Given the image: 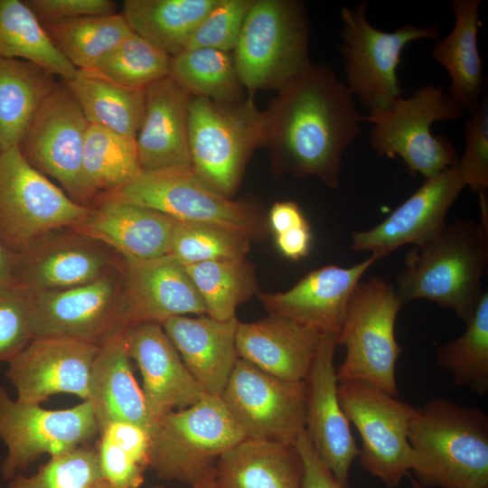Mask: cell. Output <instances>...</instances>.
<instances>
[{"instance_id":"cell-1","label":"cell","mask_w":488,"mask_h":488,"mask_svg":"<svg viewBox=\"0 0 488 488\" xmlns=\"http://www.w3.org/2000/svg\"><path fill=\"white\" fill-rule=\"evenodd\" d=\"M265 117L264 145L277 173L339 186L343 154L361 135L365 116L333 69L312 63L277 90Z\"/></svg>"},{"instance_id":"cell-38","label":"cell","mask_w":488,"mask_h":488,"mask_svg":"<svg viewBox=\"0 0 488 488\" xmlns=\"http://www.w3.org/2000/svg\"><path fill=\"white\" fill-rule=\"evenodd\" d=\"M169 76L190 96L226 102L248 96L232 52L209 48L184 50L171 58Z\"/></svg>"},{"instance_id":"cell-25","label":"cell","mask_w":488,"mask_h":488,"mask_svg":"<svg viewBox=\"0 0 488 488\" xmlns=\"http://www.w3.org/2000/svg\"><path fill=\"white\" fill-rule=\"evenodd\" d=\"M190 97L170 76L145 89V114L136 136L142 171L192 167Z\"/></svg>"},{"instance_id":"cell-16","label":"cell","mask_w":488,"mask_h":488,"mask_svg":"<svg viewBox=\"0 0 488 488\" xmlns=\"http://www.w3.org/2000/svg\"><path fill=\"white\" fill-rule=\"evenodd\" d=\"M119 266L87 284L32 293L33 339L65 337L99 346L126 330Z\"/></svg>"},{"instance_id":"cell-23","label":"cell","mask_w":488,"mask_h":488,"mask_svg":"<svg viewBox=\"0 0 488 488\" xmlns=\"http://www.w3.org/2000/svg\"><path fill=\"white\" fill-rule=\"evenodd\" d=\"M377 260L371 255L348 267L324 266L311 271L286 292L258 293V296L268 314L338 336L354 287Z\"/></svg>"},{"instance_id":"cell-56","label":"cell","mask_w":488,"mask_h":488,"mask_svg":"<svg viewBox=\"0 0 488 488\" xmlns=\"http://www.w3.org/2000/svg\"><path fill=\"white\" fill-rule=\"evenodd\" d=\"M0 154H1V149H0Z\"/></svg>"},{"instance_id":"cell-24","label":"cell","mask_w":488,"mask_h":488,"mask_svg":"<svg viewBox=\"0 0 488 488\" xmlns=\"http://www.w3.org/2000/svg\"><path fill=\"white\" fill-rule=\"evenodd\" d=\"M86 218L70 230L128 260L170 254L176 220L157 211L98 195Z\"/></svg>"},{"instance_id":"cell-26","label":"cell","mask_w":488,"mask_h":488,"mask_svg":"<svg viewBox=\"0 0 488 488\" xmlns=\"http://www.w3.org/2000/svg\"><path fill=\"white\" fill-rule=\"evenodd\" d=\"M320 333L279 315L239 323L236 349L242 359L262 371L290 381L305 380Z\"/></svg>"},{"instance_id":"cell-39","label":"cell","mask_w":488,"mask_h":488,"mask_svg":"<svg viewBox=\"0 0 488 488\" xmlns=\"http://www.w3.org/2000/svg\"><path fill=\"white\" fill-rule=\"evenodd\" d=\"M96 449L103 479L116 488H140L150 466L151 433L129 422L102 428Z\"/></svg>"},{"instance_id":"cell-45","label":"cell","mask_w":488,"mask_h":488,"mask_svg":"<svg viewBox=\"0 0 488 488\" xmlns=\"http://www.w3.org/2000/svg\"><path fill=\"white\" fill-rule=\"evenodd\" d=\"M254 0H219L191 36L185 50L209 48L232 52Z\"/></svg>"},{"instance_id":"cell-29","label":"cell","mask_w":488,"mask_h":488,"mask_svg":"<svg viewBox=\"0 0 488 488\" xmlns=\"http://www.w3.org/2000/svg\"><path fill=\"white\" fill-rule=\"evenodd\" d=\"M215 488H303L304 469L294 444L245 438L215 463Z\"/></svg>"},{"instance_id":"cell-41","label":"cell","mask_w":488,"mask_h":488,"mask_svg":"<svg viewBox=\"0 0 488 488\" xmlns=\"http://www.w3.org/2000/svg\"><path fill=\"white\" fill-rule=\"evenodd\" d=\"M250 241L243 233L221 225L177 221L170 254L183 265L245 257Z\"/></svg>"},{"instance_id":"cell-27","label":"cell","mask_w":488,"mask_h":488,"mask_svg":"<svg viewBox=\"0 0 488 488\" xmlns=\"http://www.w3.org/2000/svg\"><path fill=\"white\" fill-rule=\"evenodd\" d=\"M239 320L220 321L208 315L173 316L163 328L186 368L207 394L221 398L238 361Z\"/></svg>"},{"instance_id":"cell-15","label":"cell","mask_w":488,"mask_h":488,"mask_svg":"<svg viewBox=\"0 0 488 488\" xmlns=\"http://www.w3.org/2000/svg\"><path fill=\"white\" fill-rule=\"evenodd\" d=\"M246 438L294 444L305 427V381H290L239 359L221 396Z\"/></svg>"},{"instance_id":"cell-43","label":"cell","mask_w":488,"mask_h":488,"mask_svg":"<svg viewBox=\"0 0 488 488\" xmlns=\"http://www.w3.org/2000/svg\"><path fill=\"white\" fill-rule=\"evenodd\" d=\"M101 480L96 446L90 444L51 457L31 476L17 474L6 488H93Z\"/></svg>"},{"instance_id":"cell-30","label":"cell","mask_w":488,"mask_h":488,"mask_svg":"<svg viewBox=\"0 0 488 488\" xmlns=\"http://www.w3.org/2000/svg\"><path fill=\"white\" fill-rule=\"evenodd\" d=\"M450 5L454 27L436 42L431 54L451 78L449 95L470 113L487 90L478 48L481 0H453Z\"/></svg>"},{"instance_id":"cell-34","label":"cell","mask_w":488,"mask_h":488,"mask_svg":"<svg viewBox=\"0 0 488 488\" xmlns=\"http://www.w3.org/2000/svg\"><path fill=\"white\" fill-rule=\"evenodd\" d=\"M0 57L33 62L65 82L77 71L24 0H0Z\"/></svg>"},{"instance_id":"cell-47","label":"cell","mask_w":488,"mask_h":488,"mask_svg":"<svg viewBox=\"0 0 488 488\" xmlns=\"http://www.w3.org/2000/svg\"><path fill=\"white\" fill-rule=\"evenodd\" d=\"M42 23L116 14L111 0H24Z\"/></svg>"},{"instance_id":"cell-11","label":"cell","mask_w":488,"mask_h":488,"mask_svg":"<svg viewBox=\"0 0 488 488\" xmlns=\"http://www.w3.org/2000/svg\"><path fill=\"white\" fill-rule=\"evenodd\" d=\"M104 195L157 211L178 221L221 225L250 239H258L266 232L265 221L254 203L224 196L192 167L142 171L128 183Z\"/></svg>"},{"instance_id":"cell-5","label":"cell","mask_w":488,"mask_h":488,"mask_svg":"<svg viewBox=\"0 0 488 488\" xmlns=\"http://www.w3.org/2000/svg\"><path fill=\"white\" fill-rule=\"evenodd\" d=\"M265 133V111L249 96L227 102L190 97L192 169L226 197L237 190L253 151L264 145Z\"/></svg>"},{"instance_id":"cell-22","label":"cell","mask_w":488,"mask_h":488,"mask_svg":"<svg viewBox=\"0 0 488 488\" xmlns=\"http://www.w3.org/2000/svg\"><path fill=\"white\" fill-rule=\"evenodd\" d=\"M128 355L143 379V394L154 421L191 407L206 393L183 363L158 323H140L125 330Z\"/></svg>"},{"instance_id":"cell-9","label":"cell","mask_w":488,"mask_h":488,"mask_svg":"<svg viewBox=\"0 0 488 488\" xmlns=\"http://www.w3.org/2000/svg\"><path fill=\"white\" fill-rule=\"evenodd\" d=\"M402 308L395 286L380 277L360 281L351 296L337 336L346 354L336 370L338 381H368L399 397L396 365L401 347L395 323Z\"/></svg>"},{"instance_id":"cell-49","label":"cell","mask_w":488,"mask_h":488,"mask_svg":"<svg viewBox=\"0 0 488 488\" xmlns=\"http://www.w3.org/2000/svg\"><path fill=\"white\" fill-rule=\"evenodd\" d=\"M268 224L275 235L308 224L296 202H275L268 213Z\"/></svg>"},{"instance_id":"cell-44","label":"cell","mask_w":488,"mask_h":488,"mask_svg":"<svg viewBox=\"0 0 488 488\" xmlns=\"http://www.w3.org/2000/svg\"><path fill=\"white\" fill-rule=\"evenodd\" d=\"M33 340L32 293L14 281L0 284V361L9 362Z\"/></svg>"},{"instance_id":"cell-32","label":"cell","mask_w":488,"mask_h":488,"mask_svg":"<svg viewBox=\"0 0 488 488\" xmlns=\"http://www.w3.org/2000/svg\"><path fill=\"white\" fill-rule=\"evenodd\" d=\"M65 84L89 124L136 138L145 114V89L117 84L95 70H77Z\"/></svg>"},{"instance_id":"cell-35","label":"cell","mask_w":488,"mask_h":488,"mask_svg":"<svg viewBox=\"0 0 488 488\" xmlns=\"http://www.w3.org/2000/svg\"><path fill=\"white\" fill-rule=\"evenodd\" d=\"M82 172L93 202L128 183L142 172L136 138L89 124Z\"/></svg>"},{"instance_id":"cell-12","label":"cell","mask_w":488,"mask_h":488,"mask_svg":"<svg viewBox=\"0 0 488 488\" xmlns=\"http://www.w3.org/2000/svg\"><path fill=\"white\" fill-rule=\"evenodd\" d=\"M337 391L361 439V465L387 487L399 486L411 468L408 426L417 408L364 380L338 381Z\"/></svg>"},{"instance_id":"cell-46","label":"cell","mask_w":488,"mask_h":488,"mask_svg":"<svg viewBox=\"0 0 488 488\" xmlns=\"http://www.w3.org/2000/svg\"><path fill=\"white\" fill-rule=\"evenodd\" d=\"M465 125V148L457 164L460 175L474 193L488 189V96L484 92Z\"/></svg>"},{"instance_id":"cell-20","label":"cell","mask_w":488,"mask_h":488,"mask_svg":"<svg viewBox=\"0 0 488 488\" xmlns=\"http://www.w3.org/2000/svg\"><path fill=\"white\" fill-rule=\"evenodd\" d=\"M121 258L108 247L64 229L16 256L14 281L31 293L69 288L101 277Z\"/></svg>"},{"instance_id":"cell-2","label":"cell","mask_w":488,"mask_h":488,"mask_svg":"<svg viewBox=\"0 0 488 488\" xmlns=\"http://www.w3.org/2000/svg\"><path fill=\"white\" fill-rule=\"evenodd\" d=\"M405 264L395 286L402 307L427 299L467 324L484 292L481 282L488 265V231L472 221L446 222L414 245Z\"/></svg>"},{"instance_id":"cell-36","label":"cell","mask_w":488,"mask_h":488,"mask_svg":"<svg viewBox=\"0 0 488 488\" xmlns=\"http://www.w3.org/2000/svg\"><path fill=\"white\" fill-rule=\"evenodd\" d=\"M50 38L77 70L94 69L133 32L122 14L42 23Z\"/></svg>"},{"instance_id":"cell-52","label":"cell","mask_w":488,"mask_h":488,"mask_svg":"<svg viewBox=\"0 0 488 488\" xmlns=\"http://www.w3.org/2000/svg\"><path fill=\"white\" fill-rule=\"evenodd\" d=\"M189 488H215L213 483V475L211 474L206 478L190 485Z\"/></svg>"},{"instance_id":"cell-42","label":"cell","mask_w":488,"mask_h":488,"mask_svg":"<svg viewBox=\"0 0 488 488\" xmlns=\"http://www.w3.org/2000/svg\"><path fill=\"white\" fill-rule=\"evenodd\" d=\"M171 58L132 33L91 70L117 84L146 89L170 75Z\"/></svg>"},{"instance_id":"cell-7","label":"cell","mask_w":488,"mask_h":488,"mask_svg":"<svg viewBox=\"0 0 488 488\" xmlns=\"http://www.w3.org/2000/svg\"><path fill=\"white\" fill-rule=\"evenodd\" d=\"M89 208L33 167L18 146L0 154V242L20 256L50 234L71 229Z\"/></svg>"},{"instance_id":"cell-48","label":"cell","mask_w":488,"mask_h":488,"mask_svg":"<svg viewBox=\"0 0 488 488\" xmlns=\"http://www.w3.org/2000/svg\"><path fill=\"white\" fill-rule=\"evenodd\" d=\"M294 445L303 463V488H344L316 453L305 428Z\"/></svg>"},{"instance_id":"cell-51","label":"cell","mask_w":488,"mask_h":488,"mask_svg":"<svg viewBox=\"0 0 488 488\" xmlns=\"http://www.w3.org/2000/svg\"><path fill=\"white\" fill-rule=\"evenodd\" d=\"M16 256L8 251L0 242V284L14 281Z\"/></svg>"},{"instance_id":"cell-4","label":"cell","mask_w":488,"mask_h":488,"mask_svg":"<svg viewBox=\"0 0 488 488\" xmlns=\"http://www.w3.org/2000/svg\"><path fill=\"white\" fill-rule=\"evenodd\" d=\"M310 26L296 0H254L232 52L239 79L253 98L278 90L311 64Z\"/></svg>"},{"instance_id":"cell-14","label":"cell","mask_w":488,"mask_h":488,"mask_svg":"<svg viewBox=\"0 0 488 488\" xmlns=\"http://www.w3.org/2000/svg\"><path fill=\"white\" fill-rule=\"evenodd\" d=\"M89 127L64 81L59 82L35 114L18 148L36 170L54 179L77 203L89 207L93 197L82 172Z\"/></svg>"},{"instance_id":"cell-28","label":"cell","mask_w":488,"mask_h":488,"mask_svg":"<svg viewBox=\"0 0 488 488\" xmlns=\"http://www.w3.org/2000/svg\"><path fill=\"white\" fill-rule=\"evenodd\" d=\"M125 330L99 346L94 357L88 400L99 431L112 422H129L152 432L151 418L142 389L133 374Z\"/></svg>"},{"instance_id":"cell-18","label":"cell","mask_w":488,"mask_h":488,"mask_svg":"<svg viewBox=\"0 0 488 488\" xmlns=\"http://www.w3.org/2000/svg\"><path fill=\"white\" fill-rule=\"evenodd\" d=\"M337 335L322 333L316 354L305 379V430L318 455L344 488L360 448L352 434L338 397L333 360Z\"/></svg>"},{"instance_id":"cell-10","label":"cell","mask_w":488,"mask_h":488,"mask_svg":"<svg viewBox=\"0 0 488 488\" xmlns=\"http://www.w3.org/2000/svg\"><path fill=\"white\" fill-rule=\"evenodd\" d=\"M368 6L369 2L363 1L355 8H342L343 42L339 50L344 61L345 84L370 113L390 107L405 93L397 69L407 44L420 39L437 42L440 31L436 24L412 23L393 32L380 31L369 22Z\"/></svg>"},{"instance_id":"cell-54","label":"cell","mask_w":488,"mask_h":488,"mask_svg":"<svg viewBox=\"0 0 488 488\" xmlns=\"http://www.w3.org/2000/svg\"><path fill=\"white\" fill-rule=\"evenodd\" d=\"M93 488H116L105 480H101L99 483H98Z\"/></svg>"},{"instance_id":"cell-3","label":"cell","mask_w":488,"mask_h":488,"mask_svg":"<svg viewBox=\"0 0 488 488\" xmlns=\"http://www.w3.org/2000/svg\"><path fill=\"white\" fill-rule=\"evenodd\" d=\"M410 472L426 488H488V416L435 398L408 426Z\"/></svg>"},{"instance_id":"cell-6","label":"cell","mask_w":488,"mask_h":488,"mask_svg":"<svg viewBox=\"0 0 488 488\" xmlns=\"http://www.w3.org/2000/svg\"><path fill=\"white\" fill-rule=\"evenodd\" d=\"M464 115L443 86L425 85L410 97H400L390 107L365 116V121L372 124L369 143L380 155L399 156L411 175L428 178L459 159L452 142L446 136H434L431 125Z\"/></svg>"},{"instance_id":"cell-19","label":"cell","mask_w":488,"mask_h":488,"mask_svg":"<svg viewBox=\"0 0 488 488\" xmlns=\"http://www.w3.org/2000/svg\"><path fill=\"white\" fill-rule=\"evenodd\" d=\"M119 275L127 328L146 322L162 324L177 315H207L184 266L171 254L145 260L122 258Z\"/></svg>"},{"instance_id":"cell-40","label":"cell","mask_w":488,"mask_h":488,"mask_svg":"<svg viewBox=\"0 0 488 488\" xmlns=\"http://www.w3.org/2000/svg\"><path fill=\"white\" fill-rule=\"evenodd\" d=\"M438 366L449 372L455 382L474 393L488 392V293L483 292L477 307L458 338L440 346Z\"/></svg>"},{"instance_id":"cell-17","label":"cell","mask_w":488,"mask_h":488,"mask_svg":"<svg viewBox=\"0 0 488 488\" xmlns=\"http://www.w3.org/2000/svg\"><path fill=\"white\" fill-rule=\"evenodd\" d=\"M98 349L70 338H35L8 362L5 375L23 403L41 405L61 393L86 400Z\"/></svg>"},{"instance_id":"cell-50","label":"cell","mask_w":488,"mask_h":488,"mask_svg":"<svg viewBox=\"0 0 488 488\" xmlns=\"http://www.w3.org/2000/svg\"><path fill=\"white\" fill-rule=\"evenodd\" d=\"M312 239L309 224L276 235V244L283 256L298 260L308 255Z\"/></svg>"},{"instance_id":"cell-33","label":"cell","mask_w":488,"mask_h":488,"mask_svg":"<svg viewBox=\"0 0 488 488\" xmlns=\"http://www.w3.org/2000/svg\"><path fill=\"white\" fill-rule=\"evenodd\" d=\"M219 0H126L122 14L132 32L174 57Z\"/></svg>"},{"instance_id":"cell-55","label":"cell","mask_w":488,"mask_h":488,"mask_svg":"<svg viewBox=\"0 0 488 488\" xmlns=\"http://www.w3.org/2000/svg\"><path fill=\"white\" fill-rule=\"evenodd\" d=\"M150 488H164V487L162 486V485H154V486H152V487H150Z\"/></svg>"},{"instance_id":"cell-13","label":"cell","mask_w":488,"mask_h":488,"mask_svg":"<svg viewBox=\"0 0 488 488\" xmlns=\"http://www.w3.org/2000/svg\"><path fill=\"white\" fill-rule=\"evenodd\" d=\"M99 427L90 403L83 400L64 409H47L12 399L0 386V439L7 453L0 472L11 480L42 455L54 457L90 445Z\"/></svg>"},{"instance_id":"cell-31","label":"cell","mask_w":488,"mask_h":488,"mask_svg":"<svg viewBox=\"0 0 488 488\" xmlns=\"http://www.w3.org/2000/svg\"><path fill=\"white\" fill-rule=\"evenodd\" d=\"M36 64L0 57V149L18 146L35 114L58 85Z\"/></svg>"},{"instance_id":"cell-53","label":"cell","mask_w":488,"mask_h":488,"mask_svg":"<svg viewBox=\"0 0 488 488\" xmlns=\"http://www.w3.org/2000/svg\"><path fill=\"white\" fill-rule=\"evenodd\" d=\"M408 476L409 484L411 488H426L422 486L421 484H419L410 474H408Z\"/></svg>"},{"instance_id":"cell-37","label":"cell","mask_w":488,"mask_h":488,"mask_svg":"<svg viewBox=\"0 0 488 488\" xmlns=\"http://www.w3.org/2000/svg\"><path fill=\"white\" fill-rule=\"evenodd\" d=\"M206 307L220 321L236 317V309L258 293L255 267L245 257L183 265Z\"/></svg>"},{"instance_id":"cell-21","label":"cell","mask_w":488,"mask_h":488,"mask_svg":"<svg viewBox=\"0 0 488 488\" xmlns=\"http://www.w3.org/2000/svg\"><path fill=\"white\" fill-rule=\"evenodd\" d=\"M457 162L425 178L420 188L380 223L354 231L352 249L370 251L379 260L401 246L417 245L436 233L446 223L449 209L465 187Z\"/></svg>"},{"instance_id":"cell-8","label":"cell","mask_w":488,"mask_h":488,"mask_svg":"<svg viewBox=\"0 0 488 488\" xmlns=\"http://www.w3.org/2000/svg\"><path fill=\"white\" fill-rule=\"evenodd\" d=\"M245 438L221 398L206 394L155 421L149 467L159 479L190 486L212 474L221 455Z\"/></svg>"}]
</instances>
